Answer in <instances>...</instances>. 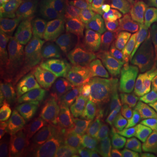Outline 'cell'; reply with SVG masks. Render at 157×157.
I'll return each mask as SVG.
<instances>
[{
	"label": "cell",
	"mask_w": 157,
	"mask_h": 157,
	"mask_svg": "<svg viewBox=\"0 0 157 157\" xmlns=\"http://www.w3.org/2000/svg\"><path fill=\"white\" fill-rule=\"evenodd\" d=\"M150 0H91L63 49V67L87 80L129 70L150 21Z\"/></svg>",
	"instance_id": "1"
},
{
	"label": "cell",
	"mask_w": 157,
	"mask_h": 157,
	"mask_svg": "<svg viewBox=\"0 0 157 157\" xmlns=\"http://www.w3.org/2000/svg\"><path fill=\"white\" fill-rule=\"evenodd\" d=\"M128 72L96 77L82 87L58 135L63 157H124L131 135Z\"/></svg>",
	"instance_id": "2"
},
{
	"label": "cell",
	"mask_w": 157,
	"mask_h": 157,
	"mask_svg": "<svg viewBox=\"0 0 157 157\" xmlns=\"http://www.w3.org/2000/svg\"><path fill=\"white\" fill-rule=\"evenodd\" d=\"M91 0H37L0 30L2 70L54 72Z\"/></svg>",
	"instance_id": "3"
},
{
	"label": "cell",
	"mask_w": 157,
	"mask_h": 157,
	"mask_svg": "<svg viewBox=\"0 0 157 157\" xmlns=\"http://www.w3.org/2000/svg\"><path fill=\"white\" fill-rule=\"evenodd\" d=\"M87 82L84 73L67 67L54 72L2 70V121L35 143L45 145L80 86Z\"/></svg>",
	"instance_id": "4"
},
{
	"label": "cell",
	"mask_w": 157,
	"mask_h": 157,
	"mask_svg": "<svg viewBox=\"0 0 157 157\" xmlns=\"http://www.w3.org/2000/svg\"><path fill=\"white\" fill-rule=\"evenodd\" d=\"M133 143L157 152V70H143L126 82Z\"/></svg>",
	"instance_id": "5"
},
{
	"label": "cell",
	"mask_w": 157,
	"mask_h": 157,
	"mask_svg": "<svg viewBox=\"0 0 157 157\" xmlns=\"http://www.w3.org/2000/svg\"><path fill=\"white\" fill-rule=\"evenodd\" d=\"M44 145L35 143L21 133H17L7 122L2 121L0 131V157H39Z\"/></svg>",
	"instance_id": "6"
},
{
	"label": "cell",
	"mask_w": 157,
	"mask_h": 157,
	"mask_svg": "<svg viewBox=\"0 0 157 157\" xmlns=\"http://www.w3.org/2000/svg\"><path fill=\"white\" fill-rule=\"evenodd\" d=\"M37 0H0V17L2 23H7L28 11Z\"/></svg>",
	"instance_id": "7"
},
{
	"label": "cell",
	"mask_w": 157,
	"mask_h": 157,
	"mask_svg": "<svg viewBox=\"0 0 157 157\" xmlns=\"http://www.w3.org/2000/svg\"><path fill=\"white\" fill-rule=\"evenodd\" d=\"M124 157H157V152L155 150H150L143 145H138V143H133V147L129 148Z\"/></svg>",
	"instance_id": "8"
},
{
	"label": "cell",
	"mask_w": 157,
	"mask_h": 157,
	"mask_svg": "<svg viewBox=\"0 0 157 157\" xmlns=\"http://www.w3.org/2000/svg\"><path fill=\"white\" fill-rule=\"evenodd\" d=\"M39 157H63V155H61V152L58 150L56 145L54 147L44 145L42 147V150H40V154H39Z\"/></svg>",
	"instance_id": "9"
}]
</instances>
